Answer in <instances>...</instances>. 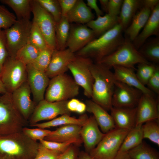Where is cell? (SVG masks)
<instances>
[{
    "instance_id": "cell-1",
    "label": "cell",
    "mask_w": 159,
    "mask_h": 159,
    "mask_svg": "<svg viewBox=\"0 0 159 159\" xmlns=\"http://www.w3.org/2000/svg\"><path fill=\"white\" fill-rule=\"evenodd\" d=\"M123 32L118 24L97 38L93 39L75 54L77 56L92 58L95 62H99L123 44L125 40Z\"/></svg>"
},
{
    "instance_id": "cell-2",
    "label": "cell",
    "mask_w": 159,
    "mask_h": 159,
    "mask_svg": "<svg viewBox=\"0 0 159 159\" xmlns=\"http://www.w3.org/2000/svg\"><path fill=\"white\" fill-rule=\"evenodd\" d=\"M39 143L22 131L0 135V159H34Z\"/></svg>"
},
{
    "instance_id": "cell-3",
    "label": "cell",
    "mask_w": 159,
    "mask_h": 159,
    "mask_svg": "<svg viewBox=\"0 0 159 159\" xmlns=\"http://www.w3.org/2000/svg\"><path fill=\"white\" fill-rule=\"evenodd\" d=\"M110 69L100 63H93L90 67L94 80L91 98L107 111L112 107V100L116 80Z\"/></svg>"
},
{
    "instance_id": "cell-4",
    "label": "cell",
    "mask_w": 159,
    "mask_h": 159,
    "mask_svg": "<svg viewBox=\"0 0 159 159\" xmlns=\"http://www.w3.org/2000/svg\"><path fill=\"white\" fill-rule=\"evenodd\" d=\"M27 122L14 104L11 93L0 96V135L21 131Z\"/></svg>"
},
{
    "instance_id": "cell-5",
    "label": "cell",
    "mask_w": 159,
    "mask_h": 159,
    "mask_svg": "<svg viewBox=\"0 0 159 159\" xmlns=\"http://www.w3.org/2000/svg\"><path fill=\"white\" fill-rule=\"evenodd\" d=\"M124 42L112 53L103 58L99 62L110 69L115 65L135 69V64L149 63L134 46L132 42L125 36Z\"/></svg>"
},
{
    "instance_id": "cell-6",
    "label": "cell",
    "mask_w": 159,
    "mask_h": 159,
    "mask_svg": "<svg viewBox=\"0 0 159 159\" xmlns=\"http://www.w3.org/2000/svg\"><path fill=\"white\" fill-rule=\"evenodd\" d=\"M79 86L73 78L65 73L50 80L44 95V99L50 102L68 100L77 96Z\"/></svg>"
},
{
    "instance_id": "cell-7",
    "label": "cell",
    "mask_w": 159,
    "mask_h": 159,
    "mask_svg": "<svg viewBox=\"0 0 159 159\" xmlns=\"http://www.w3.org/2000/svg\"><path fill=\"white\" fill-rule=\"evenodd\" d=\"M129 131L116 127L105 133L89 154L94 159H114Z\"/></svg>"
},
{
    "instance_id": "cell-8",
    "label": "cell",
    "mask_w": 159,
    "mask_h": 159,
    "mask_svg": "<svg viewBox=\"0 0 159 159\" xmlns=\"http://www.w3.org/2000/svg\"><path fill=\"white\" fill-rule=\"evenodd\" d=\"M0 79L7 92L12 93L27 81L26 65L9 56L3 65Z\"/></svg>"
},
{
    "instance_id": "cell-9",
    "label": "cell",
    "mask_w": 159,
    "mask_h": 159,
    "mask_svg": "<svg viewBox=\"0 0 159 159\" xmlns=\"http://www.w3.org/2000/svg\"><path fill=\"white\" fill-rule=\"evenodd\" d=\"M32 24L29 20H17L4 30L9 56L15 57L17 52L28 42Z\"/></svg>"
},
{
    "instance_id": "cell-10",
    "label": "cell",
    "mask_w": 159,
    "mask_h": 159,
    "mask_svg": "<svg viewBox=\"0 0 159 159\" xmlns=\"http://www.w3.org/2000/svg\"><path fill=\"white\" fill-rule=\"evenodd\" d=\"M33 21L38 26L43 35L47 47L53 50L56 49V22L52 16L37 2L31 0Z\"/></svg>"
},
{
    "instance_id": "cell-11",
    "label": "cell",
    "mask_w": 159,
    "mask_h": 159,
    "mask_svg": "<svg viewBox=\"0 0 159 159\" xmlns=\"http://www.w3.org/2000/svg\"><path fill=\"white\" fill-rule=\"evenodd\" d=\"M93 63L90 58L76 56L68 66V69L73 75L74 80L82 88L85 95L90 98L92 96L94 82L90 70Z\"/></svg>"
},
{
    "instance_id": "cell-12",
    "label": "cell",
    "mask_w": 159,
    "mask_h": 159,
    "mask_svg": "<svg viewBox=\"0 0 159 159\" xmlns=\"http://www.w3.org/2000/svg\"><path fill=\"white\" fill-rule=\"evenodd\" d=\"M68 100L50 102L45 99L37 105L29 120L30 125L44 120H52L59 115H70L67 107Z\"/></svg>"
},
{
    "instance_id": "cell-13",
    "label": "cell",
    "mask_w": 159,
    "mask_h": 159,
    "mask_svg": "<svg viewBox=\"0 0 159 159\" xmlns=\"http://www.w3.org/2000/svg\"><path fill=\"white\" fill-rule=\"evenodd\" d=\"M142 94L139 90L116 80L112 97V107H136Z\"/></svg>"
},
{
    "instance_id": "cell-14",
    "label": "cell",
    "mask_w": 159,
    "mask_h": 159,
    "mask_svg": "<svg viewBox=\"0 0 159 159\" xmlns=\"http://www.w3.org/2000/svg\"><path fill=\"white\" fill-rule=\"evenodd\" d=\"M26 71L27 81L33 95V101L37 104L44 99L50 79L45 72L35 69L31 64L26 65Z\"/></svg>"
},
{
    "instance_id": "cell-15",
    "label": "cell",
    "mask_w": 159,
    "mask_h": 159,
    "mask_svg": "<svg viewBox=\"0 0 159 159\" xmlns=\"http://www.w3.org/2000/svg\"><path fill=\"white\" fill-rule=\"evenodd\" d=\"M31 93L30 87L26 81L11 93L14 104L26 121L31 117L37 105L31 100Z\"/></svg>"
},
{
    "instance_id": "cell-16",
    "label": "cell",
    "mask_w": 159,
    "mask_h": 159,
    "mask_svg": "<svg viewBox=\"0 0 159 159\" xmlns=\"http://www.w3.org/2000/svg\"><path fill=\"white\" fill-rule=\"evenodd\" d=\"M95 37L93 31L86 25L80 24L70 26L66 48L75 53Z\"/></svg>"
},
{
    "instance_id": "cell-17",
    "label": "cell",
    "mask_w": 159,
    "mask_h": 159,
    "mask_svg": "<svg viewBox=\"0 0 159 159\" xmlns=\"http://www.w3.org/2000/svg\"><path fill=\"white\" fill-rule=\"evenodd\" d=\"M155 97L143 94L136 107V125L159 120V105Z\"/></svg>"
},
{
    "instance_id": "cell-18",
    "label": "cell",
    "mask_w": 159,
    "mask_h": 159,
    "mask_svg": "<svg viewBox=\"0 0 159 159\" xmlns=\"http://www.w3.org/2000/svg\"><path fill=\"white\" fill-rule=\"evenodd\" d=\"M75 53L67 48L64 50L57 49L53 51L51 60L45 72L49 78L64 74L68 69V66L74 59Z\"/></svg>"
},
{
    "instance_id": "cell-19",
    "label": "cell",
    "mask_w": 159,
    "mask_h": 159,
    "mask_svg": "<svg viewBox=\"0 0 159 159\" xmlns=\"http://www.w3.org/2000/svg\"><path fill=\"white\" fill-rule=\"evenodd\" d=\"M105 134L99 129L94 116L88 117L82 126L80 131V136L84 142L86 152L89 153L94 149Z\"/></svg>"
},
{
    "instance_id": "cell-20",
    "label": "cell",
    "mask_w": 159,
    "mask_h": 159,
    "mask_svg": "<svg viewBox=\"0 0 159 159\" xmlns=\"http://www.w3.org/2000/svg\"><path fill=\"white\" fill-rule=\"evenodd\" d=\"M115 79L129 86L136 88L143 94L155 96V94L143 85L137 77L134 69L123 66L115 65L112 67Z\"/></svg>"
},
{
    "instance_id": "cell-21",
    "label": "cell",
    "mask_w": 159,
    "mask_h": 159,
    "mask_svg": "<svg viewBox=\"0 0 159 159\" xmlns=\"http://www.w3.org/2000/svg\"><path fill=\"white\" fill-rule=\"evenodd\" d=\"M159 37V4L152 11L149 18L141 32L132 42L138 50L152 36Z\"/></svg>"
},
{
    "instance_id": "cell-22",
    "label": "cell",
    "mask_w": 159,
    "mask_h": 159,
    "mask_svg": "<svg viewBox=\"0 0 159 159\" xmlns=\"http://www.w3.org/2000/svg\"><path fill=\"white\" fill-rule=\"evenodd\" d=\"M110 111L116 128L130 130L136 126V107L130 108L112 107Z\"/></svg>"
},
{
    "instance_id": "cell-23",
    "label": "cell",
    "mask_w": 159,
    "mask_h": 159,
    "mask_svg": "<svg viewBox=\"0 0 159 159\" xmlns=\"http://www.w3.org/2000/svg\"><path fill=\"white\" fill-rule=\"evenodd\" d=\"M85 104L86 110L93 114L103 133H107L116 128L111 115L102 107L92 100H87Z\"/></svg>"
},
{
    "instance_id": "cell-24",
    "label": "cell",
    "mask_w": 159,
    "mask_h": 159,
    "mask_svg": "<svg viewBox=\"0 0 159 159\" xmlns=\"http://www.w3.org/2000/svg\"><path fill=\"white\" fill-rule=\"evenodd\" d=\"M82 127L72 124L62 125L56 130L52 131L44 139L59 143L64 142L74 139L81 140L80 137Z\"/></svg>"
},
{
    "instance_id": "cell-25",
    "label": "cell",
    "mask_w": 159,
    "mask_h": 159,
    "mask_svg": "<svg viewBox=\"0 0 159 159\" xmlns=\"http://www.w3.org/2000/svg\"><path fill=\"white\" fill-rule=\"evenodd\" d=\"M65 17L70 23L83 24L93 20L95 16L83 0H77Z\"/></svg>"
},
{
    "instance_id": "cell-26",
    "label": "cell",
    "mask_w": 159,
    "mask_h": 159,
    "mask_svg": "<svg viewBox=\"0 0 159 159\" xmlns=\"http://www.w3.org/2000/svg\"><path fill=\"white\" fill-rule=\"evenodd\" d=\"M152 11L149 8L143 6L133 16L129 26L124 31L125 36L132 42L144 27Z\"/></svg>"
},
{
    "instance_id": "cell-27",
    "label": "cell",
    "mask_w": 159,
    "mask_h": 159,
    "mask_svg": "<svg viewBox=\"0 0 159 159\" xmlns=\"http://www.w3.org/2000/svg\"><path fill=\"white\" fill-rule=\"evenodd\" d=\"M142 0H124L118 16V24L123 31L130 24L136 13L142 7Z\"/></svg>"
},
{
    "instance_id": "cell-28",
    "label": "cell",
    "mask_w": 159,
    "mask_h": 159,
    "mask_svg": "<svg viewBox=\"0 0 159 159\" xmlns=\"http://www.w3.org/2000/svg\"><path fill=\"white\" fill-rule=\"evenodd\" d=\"M118 24V16L110 15L107 14L99 16L86 24V26L94 32L96 37H98L112 29Z\"/></svg>"
},
{
    "instance_id": "cell-29",
    "label": "cell",
    "mask_w": 159,
    "mask_h": 159,
    "mask_svg": "<svg viewBox=\"0 0 159 159\" xmlns=\"http://www.w3.org/2000/svg\"><path fill=\"white\" fill-rule=\"evenodd\" d=\"M88 117L84 115L79 118H76L67 114H64L43 123H37L30 125L32 127L45 129L60 125H76L82 126L86 122Z\"/></svg>"
},
{
    "instance_id": "cell-30",
    "label": "cell",
    "mask_w": 159,
    "mask_h": 159,
    "mask_svg": "<svg viewBox=\"0 0 159 159\" xmlns=\"http://www.w3.org/2000/svg\"><path fill=\"white\" fill-rule=\"evenodd\" d=\"M142 56L148 61L159 63V37L147 39L138 49Z\"/></svg>"
},
{
    "instance_id": "cell-31",
    "label": "cell",
    "mask_w": 159,
    "mask_h": 159,
    "mask_svg": "<svg viewBox=\"0 0 159 159\" xmlns=\"http://www.w3.org/2000/svg\"><path fill=\"white\" fill-rule=\"evenodd\" d=\"M0 2L12 9L17 20H30L32 12L31 0H0Z\"/></svg>"
},
{
    "instance_id": "cell-32",
    "label": "cell",
    "mask_w": 159,
    "mask_h": 159,
    "mask_svg": "<svg viewBox=\"0 0 159 159\" xmlns=\"http://www.w3.org/2000/svg\"><path fill=\"white\" fill-rule=\"evenodd\" d=\"M142 125H136L129 131L124 138L118 153L128 152L142 142L143 139Z\"/></svg>"
},
{
    "instance_id": "cell-33",
    "label": "cell",
    "mask_w": 159,
    "mask_h": 159,
    "mask_svg": "<svg viewBox=\"0 0 159 159\" xmlns=\"http://www.w3.org/2000/svg\"><path fill=\"white\" fill-rule=\"evenodd\" d=\"M70 26V23L65 16H62L60 20L56 23V49L62 50L67 48L66 43Z\"/></svg>"
},
{
    "instance_id": "cell-34",
    "label": "cell",
    "mask_w": 159,
    "mask_h": 159,
    "mask_svg": "<svg viewBox=\"0 0 159 159\" xmlns=\"http://www.w3.org/2000/svg\"><path fill=\"white\" fill-rule=\"evenodd\" d=\"M128 152L132 159H159L158 151L143 141Z\"/></svg>"
},
{
    "instance_id": "cell-35",
    "label": "cell",
    "mask_w": 159,
    "mask_h": 159,
    "mask_svg": "<svg viewBox=\"0 0 159 159\" xmlns=\"http://www.w3.org/2000/svg\"><path fill=\"white\" fill-rule=\"evenodd\" d=\"M40 51L28 42L17 52L15 58L26 65L31 64L36 59Z\"/></svg>"
},
{
    "instance_id": "cell-36",
    "label": "cell",
    "mask_w": 159,
    "mask_h": 159,
    "mask_svg": "<svg viewBox=\"0 0 159 159\" xmlns=\"http://www.w3.org/2000/svg\"><path fill=\"white\" fill-rule=\"evenodd\" d=\"M143 139L146 138L159 146V123L158 120L146 122L142 125Z\"/></svg>"
},
{
    "instance_id": "cell-37",
    "label": "cell",
    "mask_w": 159,
    "mask_h": 159,
    "mask_svg": "<svg viewBox=\"0 0 159 159\" xmlns=\"http://www.w3.org/2000/svg\"><path fill=\"white\" fill-rule=\"evenodd\" d=\"M54 50L49 47L41 51L32 65L35 69L45 73L50 63Z\"/></svg>"
},
{
    "instance_id": "cell-38",
    "label": "cell",
    "mask_w": 159,
    "mask_h": 159,
    "mask_svg": "<svg viewBox=\"0 0 159 159\" xmlns=\"http://www.w3.org/2000/svg\"><path fill=\"white\" fill-rule=\"evenodd\" d=\"M28 42L41 51L47 47L46 42L37 24L32 21Z\"/></svg>"
},
{
    "instance_id": "cell-39",
    "label": "cell",
    "mask_w": 159,
    "mask_h": 159,
    "mask_svg": "<svg viewBox=\"0 0 159 159\" xmlns=\"http://www.w3.org/2000/svg\"><path fill=\"white\" fill-rule=\"evenodd\" d=\"M138 64L136 75L141 83L145 86L154 72L157 65L150 62L140 63Z\"/></svg>"
},
{
    "instance_id": "cell-40",
    "label": "cell",
    "mask_w": 159,
    "mask_h": 159,
    "mask_svg": "<svg viewBox=\"0 0 159 159\" xmlns=\"http://www.w3.org/2000/svg\"><path fill=\"white\" fill-rule=\"evenodd\" d=\"M41 5L53 17L56 23L62 17L60 6L58 0H37Z\"/></svg>"
},
{
    "instance_id": "cell-41",
    "label": "cell",
    "mask_w": 159,
    "mask_h": 159,
    "mask_svg": "<svg viewBox=\"0 0 159 159\" xmlns=\"http://www.w3.org/2000/svg\"><path fill=\"white\" fill-rule=\"evenodd\" d=\"M81 141L82 140L76 139L62 143L49 141L44 139L39 141L40 143L47 148L61 153L64 152L72 144L80 143Z\"/></svg>"
},
{
    "instance_id": "cell-42",
    "label": "cell",
    "mask_w": 159,
    "mask_h": 159,
    "mask_svg": "<svg viewBox=\"0 0 159 159\" xmlns=\"http://www.w3.org/2000/svg\"><path fill=\"white\" fill-rule=\"evenodd\" d=\"M15 15L3 5H0V29H6L16 21Z\"/></svg>"
},
{
    "instance_id": "cell-43",
    "label": "cell",
    "mask_w": 159,
    "mask_h": 159,
    "mask_svg": "<svg viewBox=\"0 0 159 159\" xmlns=\"http://www.w3.org/2000/svg\"><path fill=\"white\" fill-rule=\"evenodd\" d=\"M22 131L31 140L37 141V140L44 139L52 131L45 129L29 128L25 127L22 129Z\"/></svg>"
},
{
    "instance_id": "cell-44",
    "label": "cell",
    "mask_w": 159,
    "mask_h": 159,
    "mask_svg": "<svg viewBox=\"0 0 159 159\" xmlns=\"http://www.w3.org/2000/svg\"><path fill=\"white\" fill-rule=\"evenodd\" d=\"M62 153L49 149L39 143L37 153L34 159H59Z\"/></svg>"
},
{
    "instance_id": "cell-45",
    "label": "cell",
    "mask_w": 159,
    "mask_h": 159,
    "mask_svg": "<svg viewBox=\"0 0 159 159\" xmlns=\"http://www.w3.org/2000/svg\"><path fill=\"white\" fill-rule=\"evenodd\" d=\"M9 56L4 30L0 29V65L2 67Z\"/></svg>"
},
{
    "instance_id": "cell-46",
    "label": "cell",
    "mask_w": 159,
    "mask_h": 159,
    "mask_svg": "<svg viewBox=\"0 0 159 159\" xmlns=\"http://www.w3.org/2000/svg\"><path fill=\"white\" fill-rule=\"evenodd\" d=\"M147 87L154 93L159 94V67L157 65L153 73L146 85Z\"/></svg>"
},
{
    "instance_id": "cell-47",
    "label": "cell",
    "mask_w": 159,
    "mask_h": 159,
    "mask_svg": "<svg viewBox=\"0 0 159 159\" xmlns=\"http://www.w3.org/2000/svg\"><path fill=\"white\" fill-rule=\"evenodd\" d=\"M123 1L109 0L107 14L112 16H118L120 13Z\"/></svg>"
},
{
    "instance_id": "cell-48",
    "label": "cell",
    "mask_w": 159,
    "mask_h": 159,
    "mask_svg": "<svg viewBox=\"0 0 159 159\" xmlns=\"http://www.w3.org/2000/svg\"><path fill=\"white\" fill-rule=\"evenodd\" d=\"M77 0H58L62 16H65L73 7Z\"/></svg>"
},
{
    "instance_id": "cell-49",
    "label": "cell",
    "mask_w": 159,
    "mask_h": 159,
    "mask_svg": "<svg viewBox=\"0 0 159 159\" xmlns=\"http://www.w3.org/2000/svg\"><path fill=\"white\" fill-rule=\"evenodd\" d=\"M77 155L75 148L70 146L62 154L59 159H76Z\"/></svg>"
},
{
    "instance_id": "cell-50",
    "label": "cell",
    "mask_w": 159,
    "mask_h": 159,
    "mask_svg": "<svg viewBox=\"0 0 159 159\" xmlns=\"http://www.w3.org/2000/svg\"><path fill=\"white\" fill-rule=\"evenodd\" d=\"M87 6L90 9L94 10L96 14L97 17L102 16L104 15L103 12L100 9L97 4L96 0H87Z\"/></svg>"
},
{
    "instance_id": "cell-51",
    "label": "cell",
    "mask_w": 159,
    "mask_h": 159,
    "mask_svg": "<svg viewBox=\"0 0 159 159\" xmlns=\"http://www.w3.org/2000/svg\"><path fill=\"white\" fill-rule=\"evenodd\" d=\"M80 101L77 99L73 98L68 101L67 107L70 112H75Z\"/></svg>"
},
{
    "instance_id": "cell-52",
    "label": "cell",
    "mask_w": 159,
    "mask_h": 159,
    "mask_svg": "<svg viewBox=\"0 0 159 159\" xmlns=\"http://www.w3.org/2000/svg\"><path fill=\"white\" fill-rule=\"evenodd\" d=\"M143 6L150 9L152 11L159 4V0H142Z\"/></svg>"
},
{
    "instance_id": "cell-53",
    "label": "cell",
    "mask_w": 159,
    "mask_h": 159,
    "mask_svg": "<svg viewBox=\"0 0 159 159\" xmlns=\"http://www.w3.org/2000/svg\"><path fill=\"white\" fill-rule=\"evenodd\" d=\"M114 159H132L128 152L118 153Z\"/></svg>"
},
{
    "instance_id": "cell-54",
    "label": "cell",
    "mask_w": 159,
    "mask_h": 159,
    "mask_svg": "<svg viewBox=\"0 0 159 159\" xmlns=\"http://www.w3.org/2000/svg\"><path fill=\"white\" fill-rule=\"evenodd\" d=\"M102 11L107 14L109 3L108 0H99Z\"/></svg>"
},
{
    "instance_id": "cell-55",
    "label": "cell",
    "mask_w": 159,
    "mask_h": 159,
    "mask_svg": "<svg viewBox=\"0 0 159 159\" xmlns=\"http://www.w3.org/2000/svg\"><path fill=\"white\" fill-rule=\"evenodd\" d=\"M86 110V104L80 101L77 108L76 112L79 114H82Z\"/></svg>"
},
{
    "instance_id": "cell-56",
    "label": "cell",
    "mask_w": 159,
    "mask_h": 159,
    "mask_svg": "<svg viewBox=\"0 0 159 159\" xmlns=\"http://www.w3.org/2000/svg\"><path fill=\"white\" fill-rule=\"evenodd\" d=\"M78 159H94L89 154V153L84 151H81L78 155Z\"/></svg>"
},
{
    "instance_id": "cell-57",
    "label": "cell",
    "mask_w": 159,
    "mask_h": 159,
    "mask_svg": "<svg viewBox=\"0 0 159 159\" xmlns=\"http://www.w3.org/2000/svg\"><path fill=\"white\" fill-rule=\"evenodd\" d=\"M7 92L2 83L0 79V94H4Z\"/></svg>"
},
{
    "instance_id": "cell-58",
    "label": "cell",
    "mask_w": 159,
    "mask_h": 159,
    "mask_svg": "<svg viewBox=\"0 0 159 159\" xmlns=\"http://www.w3.org/2000/svg\"><path fill=\"white\" fill-rule=\"evenodd\" d=\"M2 68V67L0 65V74Z\"/></svg>"
}]
</instances>
